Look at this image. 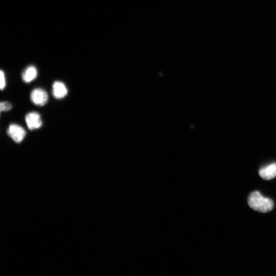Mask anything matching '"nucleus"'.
I'll use <instances>...</instances> for the list:
<instances>
[{"label": "nucleus", "instance_id": "1", "mask_svg": "<svg viewBox=\"0 0 276 276\" xmlns=\"http://www.w3.org/2000/svg\"><path fill=\"white\" fill-rule=\"evenodd\" d=\"M248 204L254 210L263 213L269 212L274 208L273 201L264 197L258 192H255L250 195Z\"/></svg>", "mask_w": 276, "mask_h": 276}, {"label": "nucleus", "instance_id": "2", "mask_svg": "<svg viewBox=\"0 0 276 276\" xmlns=\"http://www.w3.org/2000/svg\"><path fill=\"white\" fill-rule=\"evenodd\" d=\"M7 134L15 142L20 143L24 139L26 132L22 127L12 124L9 127Z\"/></svg>", "mask_w": 276, "mask_h": 276}, {"label": "nucleus", "instance_id": "3", "mask_svg": "<svg viewBox=\"0 0 276 276\" xmlns=\"http://www.w3.org/2000/svg\"><path fill=\"white\" fill-rule=\"evenodd\" d=\"M30 98L34 105L43 106L46 104L48 101V95L44 90L38 88L32 91Z\"/></svg>", "mask_w": 276, "mask_h": 276}, {"label": "nucleus", "instance_id": "4", "mask_svg": "<svg viewBox=\"0 0 276 276\" xmlns=\"http://www.w3.org/2000/svg\"><path fill=\"white\" fill-rule=\"evenodd\" d=\"M25 120L28 128L31 131L40 129L43 125L41 117L37 112L28 113Z\"/></svg>", "mask_w": 276, "mask_h": 276}, {"label": "nucleus", "instance_id": "5", "mask_svg": "<svg viewBox=\"0 0 276 276\" xmlns=\"http://www.w3.org/2000/svg\"><path fill=\"white\" fill-rule=\"evenodd\" d=\"M260 176L264 180H270L276 177V163L262 168L260 171Z\"/></svg>", "mask_w": 276, "mask_h": 276}, {"label": "nucleus", "instance_id": "6", "mask_svg": "<svg viewBox=\"0 0 276 276\" xmlns=\"http://www.w3.org/2000/svg\"><path fill=\"white\" fill-rule=\"evenodd\" d=\"M53 95L58 99L65 97L68 94V90L65 84L61 81H56L53 84Z\"/></svg>", "mask_w": 276, "mask_h": 276}, {"label": "nucleus", "instance_id": "7", "mask_svg": "<svg viewBox=\"0 0 276 276\" xmlns=\"http://www.w3.org/2000/svg\"><path fill=\"white\" fill-rule=\"evenodd\" d=\"M38 75L37 69L34 66L28 67L22 75L23 81L26 83H30L35 79Z\"/></svg>", "mask_w": 276, "mask_h": 276}, {"label": "nucleus", "instance_id": "8", "mask_svg": "<svg viewBox=\"0 0 276 276\" xmlns=\"http://www.w3.org/2000/svg\"><path fill=\"white\" fill-rule=\"evenodd\" d=\"M12 108V105L8 102H2L0 103V110L1 112L8 111Z\"/></svg>", "mask_w": 276, "mask_h": 276}, {"label": "nucleus", "instance_id": "9", "mask_svg": "<svg viewBox=\"0 0 276 276\" xmlns=\"http://www.w3.org/2000/svg\"><path fill=\"white\" fill-rule=\"evenodd\" d=\"M0 79H1V81H0V88H1V90H3L5 89L6 86L5 76L3 71H1V74H0Z\"/></svg>", "mask_w": 276, "mask_h": 276}]
</instances>
